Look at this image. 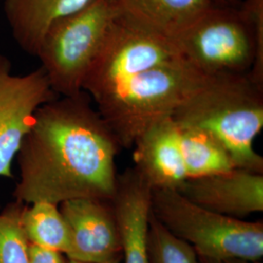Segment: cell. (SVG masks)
<instances>
[{
  "instance_id": "cell-1",
  "label": "cell",
  "mask_w": 263,
  "mask_h": 263,
  "mask_svg": "<svg viewBox=\"0 0 263 263\" xmlns=\"http://www.w3.org/2000/svg\"><path fill=\"white\" fill-rule=\"evenodd\" d=\"M121 145L84 91L41 105L17 159L13 191L25 204L57 205L79 198L111 200L117 183L115 159Z\"/></svg>"
},
{
  "instance_id": "cell-2",
  "label": "cell",
  "mask_w": 263,
  "mask_h": 263,
  "mask_svg": "<svg viewBox=\"0 0 263 263\" xmlns=\"http://www.w3.org/2000/svg\"><path fill=\"white\" fill-rule=\"evenodd\" d=\"M179 126L211 132L224 145L236 168L263 174L254 141L263 128V87L250 73L210 76L173 113Z\"/></svg>"
},
{
  "instance_id": "cell-3",
  "label": "cell",
  "mask_w": 263,
  "mask_h": 263,
  "mask_svg": "<svg viewBox=\"0 0 263 263\" xmlns=\"http://www.w3.org/2000/svg\"><path fill=\"white\" fill-rule=\"evenodd\" d=\"M175 42L183 59L201 72L250 73L263 87V0L219 4Z\"/></svg>"
},
{
  "instance_id": "cell-4",
  "label": "cell",
  "mask_w": 263,
  "mask_h": 263,
  "mask_svg": "<svg viewBox=\"0 0 263 263\" xmlns=\"http://www.w3.org/2000/svg\"><path fill=\"white\" fill-rule=\"evenodd\" d=\"M209 76L181 57L132 77L98 104V111L121 147L130 148L151 124L172 116Z\"/></svg>"
},
{
  "instance_id": "cell-5",
  "label": "cell",
  "mask_w": 263,
  "mask_h": 263,
  "mask_svg": "<svg viewBox=\"0 0 263 263\" xmlns=\"http://www.w3.org/2000/svg\"><path fill=\"white\" fill-rule=\"evenodd\" d=\"M151 212L197 255L224 260L263 257V222L224 216L201 207L177 189H152Z\"/></svg>"
},
{
  "instance_id": "cell-6",
  "label": "cell",
  "mask_w": 263,
  "mask_h": 263,
  "mask_svg": "<svg viewBox=\"0 0 263 263\" xmlns=\"http://www.w3.org/2000/svg\"><path fill=\"white\" fill-rule=\"evenodd\" d=\"M119 15L115 0H90L49 27L35 57L55 93L72 97L83 91L86 74Z\"/></svg>"
},
{
  "instance_id": "cell-7",
  "label": "cell",
  "mask_w": 263,
  "mask_h": 263,
  "mask_svg": "<svg viewBox=\"0 0 263 263\" xmlns=\"http://www.w3.org/2000/svg\"><path fill=\"white\" fill-rule=\"evenodd\" d=\"M176 42L119 15L86 74L82 90L102 104L132 77L181 58Z\"/></svg>"
},
{
  "instance_id": "cell-8",
  "label": "cell",
  "mask_w": 263,
  "mask_h": 263,
  "mask_svg": "<svg viewBox=\"0 0 263 263\" xmlns=\"http://www.w3.org/2000/svg\"><path fill=\"white\" fill-rule=\"evenodd\" d=\"M59 95L39 66L24 76L12 74V63L0 54V177L12 179V163L30 131L38 108Z\"/></svg>"
},
{
  "instance_id": "cell-9",
  "label": "cell",
  "mask_w": 263,
  "mask_h": 263,
  "mask_svg": "<svg viewBox=\"0 0 263 263\" xmlns=\"http://www.w3.org/2000/svg\"><path fill=\"white\" fill-rule=\"evenodd\" d=\"M70 231L67 258L85 263H104L122 256L111 200L79 198L60 204Z\"/></svg>"
},
{
  "instance_id": "cell-10",
  "label": "cell",
  "mask_w": 263,
  "mask_h": 263,
  "mask_svg": "<svg viewBox=\"0 0 263 263\" xmlns=\"http://www.w3.org/2000/svg\"><path fill=\"white\" fill-rule=\"evenodd\" d=\"M201 207L243 219L263 211V174L234 169L188 179L178 189Z\"/></svg>"
},
{
  "instance_id": "cell-11",
  "label": "cell",
  "mask_w": 263,
  "mask_h": 263,
  "mask_svg": "<svg viewBox=\"0 0 263 263\" xmlns=\"http://www.w3.org/2000/svg\"><path fill=\"white\" fill-rule=\"evenodd\" d=\"M134 169L152 189H179L188 179L179 127L172 116L151 124L136 139Z\"/></svg>"
},
{
  "instance_id": "cell-12",
  "label": "cell",
  "mask_w": 263,
  "mask_h": 263,
  "mask_svg": "<svg viewBox=\"0 0 263 263\" xmlns=\"http://www.w3.org/2000/svg\"><path fill=\"white\" fill-rule=\"evenodd\" d=\"M152 188L134 168L118 175L111 198L124 263H147Z\"/></svg>"
},
{
  "instance_id": "cell-13",
  "label": "cell",
  "mask_w": 263,
  "mask_h": 263,
  "mask_svg": "<svg viewBox=\"0 0 263 263\" xmlns=\"http://www.w3.org/2000/svg\"><path fill=\"white\" fill-rule=\"evenodd\" d=\"M120 15L154 33L177 40L223 0H115ZM232 5V4H230Z\"/></svg>"
},
{
  "instance_id": "cell-14",
  "label": "cell",
  "mask_w": 263,
  "mask_h": 263,
  "mask_svg": "<svg viewBox=\"0 0 263 263\" xmlns=\"http://www.w3.org/2000/svg\"><path fill=\"white\" fill-rule=\"evenodd\" d=\"M90 0H3L12 36L28 55L36 56L40 42L57 21L81 9Z\"/></svg>"
},
{
  "instance_id": "cell-15",
  "label": "cell",
  "mask_w": 263,
  "mask_h": 263,
  "mask_svg": "<svg viewBox=\"0 0 263 263\" xmlns=\"http://www.w3.org/2000/svg\"><path fill=\"white\" fill-rule=\"evenodd\" d=\"M178 127L188 179L211 176L236 168L229 152L211 132L195 126L178 125Z\"/></svg>"
},
{
  "instance_id": "cell-16",
  "label": "cell",
  "mask_w": 263,
  "mask_h": 263,
  "mask_svg": "<svg viewBox=\"0 0 263 263\" xmlns=\"http://www.w3.org/2000/svg\"><path fill=\"white\" fill-rule=\"evenodd\" d=\"M22 226L28 243L67 254L71 237L59 205L50 202L26 204L22 213Z\"/></svg>"
},
{
  "instance_id": "cell-17",
  "label": "cell",
  "mask_w": 263,
  "mask_h": 263,
  "mask_svg": "<svg viewBox=\"0 0 263 263\" xmlns=\"http://www.w3.org/2000/svg\"><path fill=\"white\" fill-rule=\"evenodd\" d=\"M147 263H200L192 246L172 234L151 212Z\"/></svg>"
},
{
  "instance_id": "cell-18",
  "label": "cell",
  "mask_w": 263,
  "mask_h": 263,
  "mask_svg": "<svg viewBox=\"0 0 263 263\" xmlns=\"http://www.w3.org/2000/svg\"><path fill=\"white\" fill-rule=\"evenodd\" d=\"M25 205L15 200L0 212V263H29L28 241L22 226Z\"/></svg>"
},
{
  "instance_id": "cell-19",
  "label": "cell",
  "mask_w": 263,
  "mask_h": 263,
  "mask_svg": "<svg viewBox=\"0 0 263 263\" xmlns=\"http://www.w3.org/2000/svg\"><path fill=\"white\" fill-rule=\"evenodd\" d=\"M28 261L29 263H68V259L62 253L28 243Z\"/></svg>"
},
{
  "instance_id": "cell-20",
  "label": "cell",
  "mask_w": 263,
  "mask_h": 263,
  "mask_svg": "<svg viewBox=\"0 0 263 263\" xmlns=\"http://www.w3.org/2000/svg\"><path fill=\"white\" fill-rule=\"evenodd\" d=\"M223 263H262L261 261H253V260H247V259H241V258H229L222 260Z\"/></svg>"
},
{
  "instance_id": "cell-21",
  "label": "cell",
  "mask_w": 263,
  "mask_h": 263,
  "mask_svg": "<svg viewBox=\"0 0 263 263\" xmlns=\"http://www.w3.org/2000/svg\"><path fill=\"white\" fill-rule=\"evenodd\" d=\"M198 258H199L200 263H223L222 260L216 259V258H211V257H206V256L198 255Z\"/></svg>"
},
{
  "instance_id": "cell-22",
  "label": "cell",
  "mask_w": 263,
  "mask_h": 263,
  "mask_svg": "<svg viewBox=\"0 0 263 263\" xmlns=\"http://www.w3.org/2000/svg\"><path fill=\"white\" fill-rule=\"evenodd\" d=\"M67 259H68V263H85L80 262V261H76V260H72V259H69V258H67ZM122 256H119V257L113 258V259H111V260H109V261H106V262L104 263H121L122 262Z\"/></svg>"
},
{
  "instance_id": "cell-23",
  "label": "cell",
  "mask_w": 263,
  "mask_h": 263,
  "mask_svg": "<svg viewBox=\"0 0 263 263\" xmlns=\"http://www.w3.org/2000/svg\"><path fill=\"white\" fill-rule=\"evenodd\" d=\"M223 1L232 5H240L242 3V0H223Z\"/></svg>"
}]
</instances>
